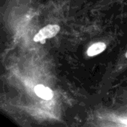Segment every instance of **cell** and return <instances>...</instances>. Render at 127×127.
<instances>
[{
	"label": "cell",
	"instance_id": "cell-1",
	"mask_svg": "<svg viewBox=\"0 0 127 127\" xmlns=\"http://www.w3.org/2000/svg\"><path fill=\"white\" fill-rule=\"evenodd\" d=\"M60 30V27L58 25H48L42 28L33 37L34 42H42L47 39L54 37Z\"/></svg>",
	"mask_w": 127,
	"mask_h": 127
},
{
	"label": "cell",
	"instance_id": "cell-2",
	"mask_svg": "<svg viewBox=\"0 0 127 127\" xmlns=\"http://www.w3.org/2000/svg\"><path fill=\"white\" fill-rule=\"evenodd\" d=\"M34 92L39 97L45 100H49L53 97V92L51 89L42 84L36 86L34 87Z\"/></svg>",
	"mask_w": 127,
	"mask_h": 127
},
{
	"label": "cell",
	"instance_id": "cell-4",
	"mask_svg": "<svg viewBox=\"0 0 127 127\" xmlns=\"http://www.w3.org/2000/svg\"><path fill=\"white\" fill-rule=\"evenodd\" d=\"M125 56H126V57L127 58V53H126V55H125Z\"/></svg>",
	"mask_w": 127,
	"mask_h": 127
},
{
	"label": "cell",
	"instance_id": "cell-3",
	"mask_svg": "<svg viewBox=\"0 0 127 127\" xmlns=\"http://www.w3.org/2000/svg\"><path fill=\"white\" fill-rule=\"evenodd\" d=\"M106 48V45L103 42H96L93 45H92L88 51H87V54L89 57H94L96 56L103 51Z\"/></svg>",
	"mask_w": 127,
	"mask_h": 127
}]
</instances>
